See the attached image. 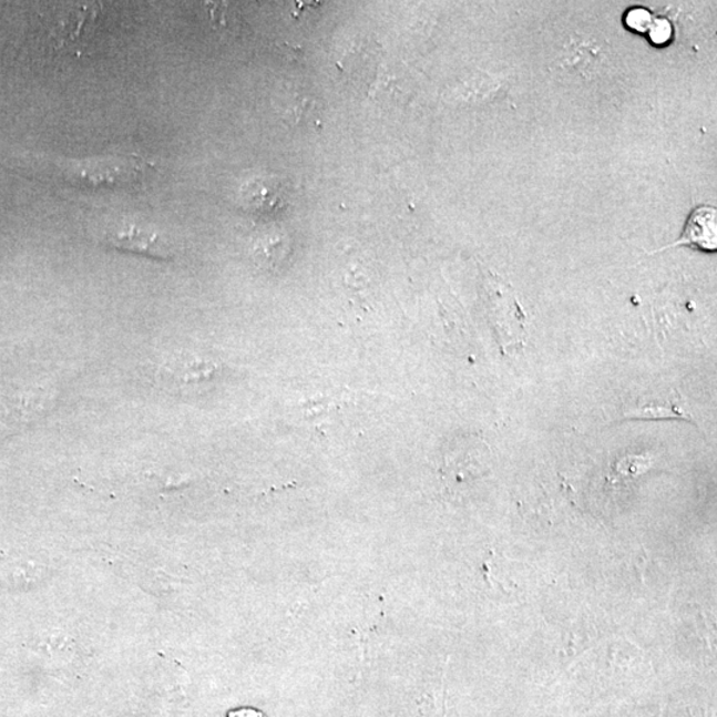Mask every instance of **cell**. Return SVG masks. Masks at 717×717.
I'll list each match as a JSON object with an SVG mask.
<instances>
[{
	"instance_id": "obj_1",
	"label": "cell",
	"mask_w": 717,
	"mask_h": 717,
	"mask_svg": "<svg viewBox=\"0 0 717 717\" xmlns=\"http://www.w3.org/2000/svg\"><path fill=\"white\" fill-rule=\"evenodd\" d=\"M139 156L110 157L58 165V180L78 187H129L142 185L147 170Z\"/></svg>"
},
{
	"instance_id": "obj_2",
	"label": "cell",
	"mask_w": 717,
	"mask_h": 717,
	"mask_svg": "<svg viewBox=\"0 0 717 717\" xmlns=\"http://www.w3.org/2000/svg\"><path fill=\"white\" fill-rule=\"evenodd\" d=\"M103 245L110 249L135 253L152 259H172V249L157 233L130 226L123 231L105 234Z\"/></svg>"
},
{
	"instance_id": "obj_3",
	"label": "cell",
	"mask_w": 717,
	"mask_h": 717,
	"mask_svg": "<svg viewBox=\"0 0 717 717\" xmlns=\"http://www.w3.org/2000/svg\"><path fill=\"white\" fill-rule=\"evenodd\" d=\"M216 367L209 361H203L192 358L177 357L167 360L160 368L158 380L166 390L173 393H186V391L196 390V387L204 381L211 380Z\"/></svg>"
},
{
	"instance_id": "obj_4",
	"label": "cell",
	"mask_w": 717,
	"mask_h": 717,
	"mask_svg": "<svg viewBox=\"0 0 717 717\" xmlns=\"http://www.w3.org/2000/svg\"><path fill=\"white\" fill-rule=\"evenodd\" d=\"M696 246L700 250L716 252L717 214L715 207L703 206L694 211L678 243L675 246Z\"/></svg>"
},
{
	"instance_id": "obj_5",
	"label": "cell",
	"mask_w": 717,
	"mask_h": 717,
	"mask_svg": "<svg viewBox=\"0 0 717 717\" xmlns=\"http://www.w3.org/2000/svg\"><path fill=\"white\" fill-rule=\"evenodd\" d=\"M654 19L652 13L645 9H633L627 12L626 23L629 29L638 32H647L652 27Z\"/></svg>"
},
{
	"instance_id": "obj_6",
	"label": "cell",
	"mask_w": 717,
	"mask_h": 717,
	"mask_svg": "<svg viewBox=\"0 0 717 717\" xmlns=\"http://www.w3.org/2000/svg\"><path fill=\"white\" fill-rule=\"evenodd\" d=\"M648 31L652 42L658 45L666 44L673 37V27L666 19L654 20Z\"/></svg>"
},
{
	"instance_id": "obj_7",
	"label": "cell",
	"mask_w": 717,
	"mask_h": 717,
	"mask_svg": "<svg viewBox=\"0 0 717 717\" xmlns=\"http://www.w3.org/2000/svg\"><path fill=\"white\" fill-rule=\"evenodd\" d=\"M227 717H267L263 711H259L257 708L252 707H240L237 709H232Z\"/></svg>"
}]
</instances>
